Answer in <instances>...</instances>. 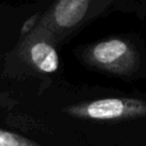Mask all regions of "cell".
Returning a JSON list of instances; mask_svg holds the SVG:
<instances>
[{
  "instance_id": "6da1fadb",
  "label": "cell",
  "mask_w": 146,
  "mask_h": 146,
  "mask_svg": "<svg viewBox=\"0 0 146 146\" xmlns=\"http://www.w3.org/2000/svg\"><path fill=\"white\" fill-rule=\"evenodd\" d=\"M89 63L104 71L128 74L137 65V52L133 46L121 38H112L92 44L87 54Z\"/></svg>"
},
{
  "instance_id": "7a4b0ae2",
  "label": "cell",
  "mask_w": 146,
  "mask_h": 146,
  "mask_svg": "<svg viewBox=\"0 0 146 146\" xmlns=\"http://www.w3.org/2000/svg\"><path fill=\"white\" fill-rule=\"evenodd\" d=\"M67 112L91 120H122L146 116V103L136 98H103L72 106Z\"/></svg>"
},
{
  "instance_id": "3957f363",
  "label": "cell",
  "mask_w": 146,
  "mask_h": 146,
  "mask_svg": "<svg viewBox=\"0 0 146 146\" xmlns=\"http://www.w3.org/2000/svg\"><path fill=\"white\" fill-rule=\"evenodd\" d=\"M95 6L96 0H56L39 25L50 32L67 33L84 23Z\"/></svg>"
},
{
  "instance_id": "277c9868",
  "label": "cell",
  "mask_w": 146,
  "mask_h": 146,
  "mask_svg": "<svg viewBox=\"0 0 146 146\" xmlns=\"http://www.w3.org/2000/svg\"><path fill=\"white\" fill-rule=\"evenodd\" d=\"M50 32L38 25L26 36L24 47L29 62L40 72L54 73L58 70V52L50 40Z\"/></svg>"
},
{
  "instance_id": "5b68a950",
  "label": "cell",
  "mask_w": 146,
  "mask_h": 146,
  "mask_svg": "<svg viewBox=\"0 0 146 146\" xmlns=\"http://www.w3.org/2000/svg\"><path fill=\"white\" fill-rule=\"evenodd\" d=\"M0 146H38V145H35L31 140L19 135L0 129Z\"/></svg>"
}]
</instances>
